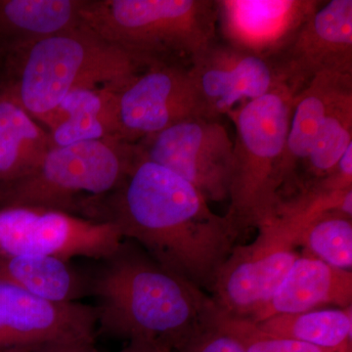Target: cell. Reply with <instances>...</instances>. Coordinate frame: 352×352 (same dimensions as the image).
I'll use <instances>...</instances> for the list:
<instances>
[{
    "mask_svg": "<svg viewBox=\"0 0 352 352\" xmlns=\"http://www.w3.org/2000/svg\"><path fill=\"white\" fill-rule=\"evenodd\" d=\"M103 208L101 221L117 227L122 239L133 241L163 267L210 292L239 237L191 183L139 153Z\"/></svg>",
    "mask_w": 352,
    "mask_h": 352,
    "instance_id": "cell-1",
    "label": "cell"
},
{
    "mask_svg": "<svg viewBox=\"0 0 352 352\" xmlns=\"http://www.w3.org/2000/svg\"><path fill=\"white\" fill-rule=\"evenodd\" d=\"M89 276L96 298L97 333L175 352L214 325L212 296L163 267L133 241L124 239Z\"/></svg>",
    "mask_w": 352,
    "mask_h": 352,
    "instance_id": "cell-2",
    "label": "cell"
},
{
    "mask_svg": "<svg viewBox=\"0 0 352 352\" xmlns=\"http://www.w3.org/2000/svg\"><path fill=\"white\" fill-rule=\"evenodd\" d=\"M4 67L7 80L0 90L36 120L72 92L92 88L120 91L147 69L82 24L31 44Z\"/></svg>",
    "mask_w": 352,
    "mask_h": 352,
    "instance_id": "cell-3",
    "label": "cell"
},
{
    "mask_svg": "<svg viewBox=\"0 0 352 352\" xmlns=\"http://www.w3.org/2000/svg\"><path fill=\"white\" fill-rule=\"evenodd\" d=\"M80 21L147 68L189 67L217 38L215 0H82Z\"/></svg>",
    "mask_w": 352,
    "mask_h": 352,
    "instance_id": "cell-4",
    "label": "cell"
},
{
    "mask_svg": "<svg viewBox=\"0 0 352 352\" xmlns=\"http://www.w3.org/2000/svg\"><path fill=\"white\" fill-rule=\"evenodd\" d=\"M296 94L281 85L227 115L235 126L226 217L238 235L274 214L282 187V162Z\"/></svg>",
    "mask_w": 352,
    "mask_h": 352,
    "instance_id": "cell-5",
    "label": "cell"
},
{
    "mask_svg": "<svg viewBox=\"0 0 352 352\" xmlns=\"http://www.w3.org/2000/svg\"><path fill=\"white\" fill-rule=\"evenodd\" d=\"M138 148L118 140L54 146L31 175L0 186V208L34 207L68 212L80 196L112 193L129 173Z\"/></svg>",
    "mask_w": 352,
    "mask_h": 352,
    "instance_id": "cell-6",
    "label": "cell"
},
{
    "mask_svg": "<svg viewBox=\"0 0 352 352\" xmlns=\"http://www.w3.org/2000/svg\"><path fill=\"white\" fill-rule=\"evenodd\" d=\"M251 244L234 247L222 264L212 298L220 311L252 320L298 259L296 231L276 215L258 227Z\"/></svg>",
    "mask_w": 352,
    "mask_h": 352,
    "instance_id": "cell-7",
    "label": "cell"
},
{
    "mask_svg": "<svg viewBox=\"0 0 352 352\" xmlns=\"http://www.w3.org/2000/svg\"><path fill=\"white\" fill-rule=\"evenodd\" d=\"M122 237L108 221L34 207L0 208V258L51 256L102 259L117 251Z\"/></svg>",
    "mask_w": 352,
    "mask_h": 352,
    "instance_id": "cell-8",
    "label": "cell"
},
{
    "mask_svg": "<svg viewBox=\"0 0 352 352\" xmlns=\"http://www.w3.org/2000/svg\"><path fill=\"white\" fill-rule=\"evenodd\" d=\"M134 144L141 157L191 183L206 200H228L234 143L221 120L195 116Z\"/></svg>",
    "mask_w": 352,
    "mask_h": 352,
    "instance_id": "cell-9",
    "label": "cell"
},
{
    "mask_svg": "<svg viewBox=\"0 0 352 352\" xmlns=\"http://www.w3.org/2000/svg\"><path fill=\"white\" fill-rule=\"evenodd\" d=\"M201 117L221 120L245 102L254 100L284 85L270 60L224 43L217 36L190 64Z\"/></svg>",
    "mask_w": 352,
    "mask_h": 352,
    "instance_id": "cell-10",
    "label": "cell"
},
{
    "mask_svg": "<svg viewBox=\"0 0 352 352\" xmlns=\"http://www.w3.org/2000/svg\"><path fill=\"white\" fill-rule=\"evenodd\" d=\"M271 62L296 94L317 76H352V0L324 2Z\"/></svg>",
    "mask_w": 352,
    "mask_h": 352,
    "instance_id": "cell-11",
    "label": "cell"
},
{
    "mask_svg": "<svg viewBox=\"0 0 352 352\" xmlns=\"http://www.w3.org/2000/svg\"><path fill=\"white\" fill-rule=\"evenodd\" d=\"M96 333L92 305L48 302L0 277V349L95 342Z\"/></svg>",
    "mask_w": 352,
    "mask_h": 352,
    "instance_id": "cell-12",
    "label": "cell"
},
{
    "mask_svg": "<svg viewBox=\"0 0 352 352\" xmlns=\"http://www.w3.org/2000/svg\"><path fill=\"white\" fill-rule=\"evenodd\" d=\"M188 68L153 65L119 91L122 141L134 144L176 122L201 116Z\"/></svg>",
    "mask_w": 352,
    "mask_h": 352,
    "instance_id": "cell-13",
    "label": "cell"
},
{
    "mask_svg": "<svg viewBox=\"0 0 352 352\" xmlns=\"http://www.w3.org/2000/svg\"><path fill=\"white\" fill-rule=\"evenodd\" d=\"M217 36L233 47L275 59L308 18L319 0H215Z\"/></svg>",
    "mask_w": 352,
    "mask_h": 352,
    "instance_id": "cell-14",
    "label": "cell"
},
{
    "mask_svg": "<svg viewBox=\"0 0 352 352\" xmlns=\"http://www.w3.org/2000/svg\"><path fill=\"white\" fill-rule=\"evenodd\" d=\"M352 272L314 256H298L270 302L254 317L259 322L279 314L311 311L321 305L351 307Z\"/></svg>",
    "mask_w": 352,
    "mask_h": 352,
    "instance_id": "cell-15",
    "label": "cell"
},
{
    "mask_svg": "<svg viewBox=\"0 0 352 352\" xmlns=\"http://www.w3.org/2000/svg\"><path fill=\"white\" fill-rule=\"evenodd\" d=\"M39 122L47 127L54 146L89 141H122L119 91L112 88L72 92Z\"/></svg>",
    "mask_w": 352,
    "mask_h": 352,
    "instance_id": "cell-16",
    "label": "cell"
},
{
    "mask_svg": "<svg viewBox=\"0 0 352 352\" xmlns=\"http://www.w3.org/2000/svg\"><path fill=\"white\" fill-rule=\"evenodd\" d=\"M352 87V76H315L296 96L289 122L283 162L282 192H295L298 175L309 156L319 129L332 102L346 88Z\"/></svg>",
    "mask_w": 352,
    "mask_h": 352,
    "instance_id": "cell-17",
    "label": "cell"
},
{
    "mask_svg": "<svg viewBox=\"0 0 352 352\" xmlns=\"http://www.w3.org/2000/svg\"><path fill=\"white\" fill-rule=\"evenodd\" d=\"M82 0H0V61L80 24Z\"/></svg>",
    "mask_w": 352,
    "mask_h": 352,
    "instance_id": "cell-18",
    "label": "cell"
},
{
    "mask_svg": "<svg viewBox=\"0 0 352 352\" xmlns=\"http://www.w3.org/2000/svg\"><path fill=\"white\" fill-rule=\"evenodd\" d=\"M53 147L50 131L0 90V186L31 175Z\"/></svg>",
    "mask_w": 352,
    "mask_h": 352,
    "instance_id": "cell-19",
    "label": "cell"
},
{
    "mask_svg": "<svg viewBox=\"0 0 352 352\" xmlns=\"http://www.w3.org/2000/svg\"><path fill=\"white\" fill-rule=\"evenodd\" d=\"M0 277L48 302H78L89 296V276L51 256L0 258Z\"/></svg>",
    "mask_w": 352,
    "mask_h": 352,
    "instance_id": "cell-20",
    "label": "cell"
},
{
    "mask_svg": "<svg viewBox=\"0 0 352 352\" xmlns=\"http://www.w3.org/2000/svg\"><path fill=\"white\" fill-rule=\"evenodd\" d=\"M351 307L342 310H315L279 314L259 322L263 332L324 349L351 344Z\"/></svg>",
    "mask_w": 352,
    "mask_h": 352,
    "instance_id": "cell-21",
    "label": "cell"
},
{
    "mask_svg": "<svg viewBox=\"0 0 352 352\" xmlns=\"http://www.w3.org/2000/svg\"><path fill=\"white\" fill-rule=\"evenodd\" d=\"M352 145V87L342 90L329 107L316 140L305 160L296 183L298 190L310 186L328 175ZM296 190V192L298 191Z\"/></svg>",
    "mask_w": 352,
    "mask_h": 352,
    "instance_id": "cell-22",
    "label": "cell"
},
{
    "mask_svg": "<svg viewBox=\"0 0 352 352\" xmlns=\"http://www.w3.org/2000/svg\"><path fill=\"white\" fill-rule=\"evenodd\" d=\"M295 244L329 265L351 271L352 221L342 212H321L308 219L296 234Z\"/></svg>",
    "mask_w": 352,
    "mask_h": 352,
    "instance_id": "cell-23",
    "label": "cell"
},
{
    "mask_svg": "<svg viewBox=\"0 0 352 352\" xmlns=\"http://www.w3.org/2000/svg\"><path fill=\"white\" fill-rule=\"evenodd\" d=\"M214 325L239 342L244 352H351V344L324 349L295 340L275 337L263 332L258 324L219 311Z\"/></svg>",
    "mask_w": 352,
    "mask_h": 352,
    "instance_id": "cell-24",
    "label": "cell"
},
{
    "mask_svg": "<svg viewBox=\"0 0 352 352\" xmlns=\"http://www.w3.org/2000/svg\"><path fill=\"white\" fill-rule=\"evenodd\" d=\"M175 352H244L230 335L217 326L207 329L191 338Z\"/></svg>",
    "mask_w": 352,
    "mask_h": 352,
    "instance_id": "cell-25",
    "label": "cell"
},
{
    "mask_svg": "<svg viewBox=\"0 0 352 352\" xmlns=\"http://www.w3.org/2000/svg\"><path fill=\"white\" fill-rule=\"evenodd\" d=\"M325 192H340L352 189V145L340 157L333 170L310 186ZM303 189V188H302Z\"/></svg>",
    "mask_w": 352,
    "mask_h": 352,
    "instance_id": "cell-26",
    "label": "cell"
},
{
    "mask_svg": "<svg viewBox=\"0 0 352 352\" xmlns=\"http://www.w3.org/2000/svg\"><path fill=\"white\" fill-rule=\"evenodd\" d=\"M31 352H99L95 342L76 340V342H58L34 346Z\"/></svg>",
    "mask_w": 352,
    "mask_h": 352,
    "instance_id": "cell-27",
    "label": "cell"
},
{
    "mask_svg": "<svg viewBox=\"0 0 352 352\" xmlns=\"http://www.w3.org/2000/svg\"><path fill=\"white\" fill-rule=\"evenodd\" d=\"M120 352H161V347L144 342H131L126 349Z\"/></svg>",
    "mask_w": 352,
    "mask_h": 352,
    "instance_id": "cell-28",
    "label": "cell"
},
{
    "mask_svg": "<svg viewBox=\"0 0 352 352\" xmlns=\"http://www.w3.org/2000/svg\"><path fill=\"white\" fill-rule=\"evenodd\" d=\"M34 346L15 347V349H0V352H31L32 349H34Z\"/></svg>",
    "mask_w": 352,
    "mask_h": 352,
    "instance_id": "cell-29",
    "label": "cell"
},
{
    "mask_svg": "<svg viewBox=\"0 0 352 352\" xmlns=\"http://www.w3.org/2000/svg\"><path fill=\"white\" fill-rule=\"evenodd\" d=\"M161 352H170V351H166V349H161Z\"/></svg>",
    "mask_w": 352,
    "mask_h": 352,
    "instance_id": "cell-30",
    "label": "cell"
}]
</instances>
